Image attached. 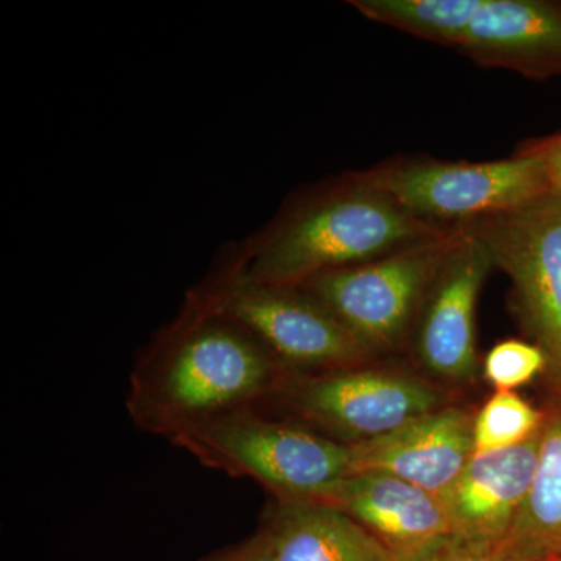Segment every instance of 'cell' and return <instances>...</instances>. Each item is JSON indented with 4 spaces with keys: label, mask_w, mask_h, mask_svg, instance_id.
<instances>
[{
    "label": "cell",
    "mask_w": 561,
    "mask_h": 561,
    "mask_svg": "<svg viewBox=\"0 0 561 561\" xmlns=\"http://www.w3.org/2000/svg\"><path fill=\"white\" fill-rule=\"evenodd\" d=\"M451 230L416 219L364 172H346L291 195L267 227L227 253L250 279L298 287Z\"/></svg>",
    "instance_id": "cell-2"
},
{
    "label": "cell",
    "mask_w": 561,
    "mask_h": 561,
    "mask_svg": "<svg viewBox=\"0 0 561 561\" xmlns=\"http://www.w3.org/2000/svg\"><path fill=\"white\" fill-rule=\"evenodd\" d=\"M546 412L519 397L516 391H496L474 415L472 454L513 448L541 431Z\"/></svg>",
    "instance_id": "cell-17"
},
{
    "label": "cell",
    "mask_w": 561,
    "mask_h": 561,
    "mask_svg": "<svg viewBox=\"0 0 561 561\" xmlns=\"http://www.w3.org/2000/svg\"><path fill=\"white\" fill-rule=\"evenodd\" d=\"M172 445L213 470L260 482L273 497L321 501L354 472L351 445L260 409L210 421Z\"/></svg>",
    "instance_id": "cell-3"
},
{
    "label": "cell",
    "mask_w": 561,
    "mask_h": 561,
    "mask_svg": "<svg viewBox=\"0 0 561 561\" xmlns=\"http://www.w3.org/2000/svg\"><path fill=\"white\" fill-rule=\"evenodd\" d=\"M548 370V359L534 342L507 339L486 353L482 364L485 381L496 391H515Z\"/></svg>",
    "instance_id": "cell-18"
},
{
    "label": "cell",
    "mask_w": 561,
    "mask_h": 561,
    "mask_svg": "<svg viewBox=\"0 0 561 561\" xmlns=\"http://www.w3.org/2000/svg\"><path fill=\"white\" fill-rule=\"evenodd\" d=\"M460 228L486 247L494 268L511 279L516 319L530 342L546 354V375L561 397L560 192Z\"/></svg>",
    "instance_id": "cell-7"
},
{
    "label": "cell",
    "mask_w": 561,
    "mask_h": 561,
    "mask_svg": "<svg viewBox=\"0 0 561 561\" xmlns=\"http://www.w3.org/2000/svg\"><path fill=\"white\" fill-rule=\"evenodd\" d=\"M208 561H278V559L264 535L257 530L256 535L243 541L242 545L234 546Z\"/></svg>",
    "instance_id": "cell-20"
},
{
    "label": "cell",
    "mask_w": 561,
    "mask_h": 561,
    "mask_svg": "<svg viewBox=\"0 0 561 561\" xmlns=\"http://www.w3.org/2000/svg\"><path fill=\"white\" fill-rule=\"evenodd\" d=\"M457 50L483 68L561 77V0H479Z\"/></svg>",
    "instance_id": "cell-11"
},
{
    "label": "cell",
    "mask_w": 561,
    "mask_h": 561,
    "mask_svg": "<svg viewBox=\"0 0 561 561\" xmlns=\"http://www.w3.org/2000/svg\"><path fill=\"white\" fill-rule=\"evenodd\" d=\"M190 294L253 335L291 375L359 367L376 357L308 291L250 279L228 253Z\"/></svg>",
    "instance_id": "cell-4"
},
{
    "label": "cell",
    "mask_w": 561,
    "mask_h": 561,
    "mask_svg": "<svg viewBox=\"0 0 561 561\" xmlns=\"http://www.w3.org/2000/svg\"><path fill=\"white\" fill-rule=\"evenodd\" d=\"M523 146L541 154L546 168H548L552 190L561 194V131L548 136V138L530 140V142L523 144Z\"/></svg>",
    "instance_id": "cell-21"
},
{
    "label": "cell",
    "mask_w": 561,
    "mask_h": 561,
    "mask_svg": "<svg viewBox=\"0 0 561 561\" xmlns=\"http://www.w3.org/2000/svg\"><path fill=\"white\" fill-rule=\"evenodd\" d=\"M289 371L253 335L187 294L131 373L136 426L176 440L210 421L268 404Z\"/></svg>",
    "instance_id": "cell-1"
},
{
    "label": "cell",
    "mask_w": 561,
    "mask_h": 561,
    "mask_svg": "<svg viewBox=\"0 0 561 561\" xmlns=\"http://www.w3.org/2000/svg\"><path fill=\"white\" fill-rule=\"evenodd\" d=\"M540 561H561V557H548V559H542Z\"/></svg>",
    "instance_id": "cell-23"
},
{
    "label": "cell",
    "mask_w": 561,
    "mask_h": 561,
    "mask_svg": "<svg viewBox=\"0 0 561 561\" xmlns=\"http://www.w3.org/2000/svg\"><path fill=\"white\" fill-rule=\"evenodd\" d=\"M461 234L431 284L413 321V357L431 379L470 383L479 375L476 311L494 265L486 247L471 232Z\"/></svg>",
    "instance_id": "cell-9"
},
{
    "label": "cell",
    "mask_w": 561,
    "mask_h": 561,
    "mask_svg": "<svg viewBox=\"0 0 561 561\" xmlns=\"http://www.w3.org/2000/svg\"><path fill=\"white\" fill-rule=\"evenodd\" d=\"M548 559V557H546ZM542 557L534 556L526 549L519 548L515 542L505 540L500 542L493 552L483 561H540Z\"/></svg>",
    "instance_id": "cell-22"
},
{
    "label": "cell",
    "mask_w": 561,
    "mask_h": 561,
    "mask_svg": "<svg viewBox=\"0 0 561 561\" xmlns=\"http://www.w3.org/2000/svg\"><path fill=\"white\" fill-rule=\"evenodd\" d=\"M472 426L470 411L443 405L383 437L351 445L354 472H386L445 500L471 459Z\"/></svg>",
    "instance_id": "cell-10"
},
{
    "label": "cell",
    "mask_w": 561,
    "mask_h": 561,
    "mask_svg": "<svg viewBox=\"0 0 561 561\" xmlns=\"http://www.w3.org/2000/svg\"><path fill=\"white\" fill-rule=\"evenodd\" d=\"M460 234L454 228L379 260L323 273L298 287L330 309L376 356L400 350L409 342L421 302Z\"/></svg>",
    "instance_id": "cell-6"
},
{
    "label": "cell",
    "mask_w": 561,
    "mask_h": 561,
    "mask_svg": "<svg viewBox=\"0 0 561 561\" xmlns=\"http://www.w3.org/2000/svg\"><path fill=\"white\" fill-rule=\"evenodd\" d=\"M362 172L413 217L443 230L556 192L541 154L526 146L500 161L393 158Z\"/></svg>",
    "instance_id": "cell-5"
},
{
    "label": "cell",
    "mask_w": 561,
    "mask_h": 561,
    "mask_svg": "<svg viewBox=\"0 0 561 561\" xmlns=\"http://www.w3.org/2000/svg\"><path fill=\"white\" fill-rule=\"evenodd\" d=\"M497 545H479L451 534L424 551L401 561H483Z\"/></svg>",
    "instance_id": "cell-19"
},
{
    "label": "cell",
    "mask_w": 561,
    "mask_h": 561,
    "mask_svg": "<svg viewBox=\"0 0 561 561\" xmlns=\"http://www.w3.org/2000/svg\"><path fill=\"white\" fill-rule=\"evenodd\" d=\"M271 402L327 437L357 445L443 408V393L421 376L365 364L320 375L289 373Z\"/></svg>",
    "instance_id": "cell-8"
},
{
    "label": "cell",
    "mask_w": 561,
    "mask_h": 561,
    "mask_svg": "<svg viewBox=\"0 0 561 561\" xmlns=\"http://www.w3.org/2000/svg\"><path fill=\"white\" fill-rule=\"evenodd\" d=\"M545 412L537 471L507 538L542 559L561 557V397Z\"/></svg>",
    "instance_id": "cell-15"
},
{
    "label": "cell",
    "mask_w": 561,
    "mask_h": 561,
    "mask_svg": "<svg viewBox=\"0 0 561 561\" xmlns=\"http://www.w3.org/2000/svg\"><path fill=\"white\" fill-rule=\"evenodd\" d=\"M540 442L541 431L513 448L472 454L443 500L454 534L479 545L507 540L534 482Z\"/></svg>",
    "instance_id": "cell-13"
},
{
    "label": "cell",
    "mask_w": 561,
    "mask_h": 561,
    "mask_svg": "<svg viewBox=\"0 0 561 561\" xmlns=\"http://www.w3.org/2000/svg\"><path fill=\"white\" fill-rule=\"evenodd\" d=\"M321 501L348 513L398 561L454 534L440 496L386 472H354Z\"/></svg>",
    "instance_id": "cell-12"
},
{
    "label": "cell",
    "mask_w": 561,
    "mask_h": 561,
    "mask_svg": "<svg viewBox=\"0 0 561 561\" xmlns=\"http://www.w3.org/2000/svg\"><path fill=\"white\" fill-rule=\"evenodd\" d=\"M350 5L367 20L457 50L479 0H353Z\"/></svg>",
    "instance_id": "cell-16"
},
{
    "label": "cell",
    "mask_w": 561,
    "mask_h": 561,
    "mask_svg": "<svg viewBox=\"0 0 561 561\" xmlns=\"http://www.w3.org/2000/svg\"><path fill=\"white\" fill-rule=\"evenodd\" d=\"M260 531L278 561H398L375 535L330 502L273 497Z\"/></svg>",
    "instance_id": "cell-14"
}]
</instances>
